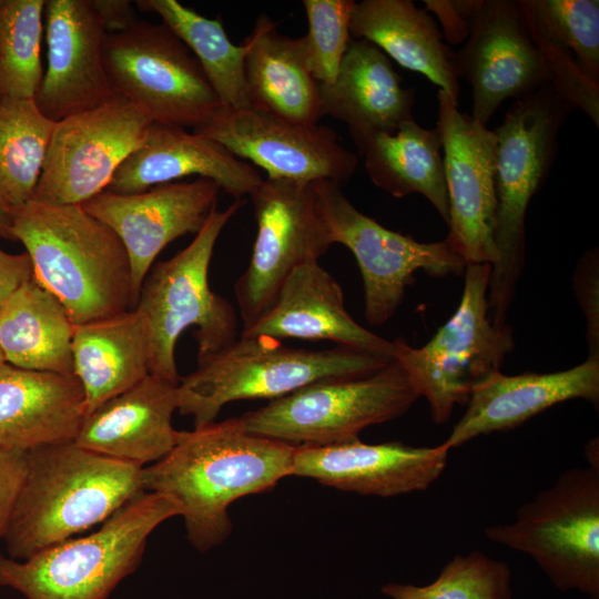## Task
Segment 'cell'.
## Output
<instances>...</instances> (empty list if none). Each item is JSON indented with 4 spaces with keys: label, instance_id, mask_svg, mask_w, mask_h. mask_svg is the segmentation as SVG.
Masks as SVG:
<instances>
[{
    "label": "cell",
    "instance_id": "obj_25",
    "mask_svg": "<svg viewBox=\"0 0 599 599\" xmlns=\"http://www.w3.org/2000/svg\"><path fill=\"white\" fill-rule=\"evenodd\" d=\"M318 89L322 114L344 122L359 152L374 135L414 120V89L403 88L388 57L367 40L352 39L335 80Z\"/></svg>",
    "mask_w": 599,
    "mask_h": 599
},
{
    "label": "cell",
    "instance_id": "obj_13",
    "mask_svg": "<svg viewBox=\"0 0 599 599\" xmlns=\"http://www.w3.org/2000/svg\"><path fill=\"white\" fill-rule=\"evenodd\" d=\"M250 196L257 232L248 266L234 285L242 332L271 308L296 267L318 261L333 244L313 183L267 177Z\"/></svg>",
    "mask_w": 599,
    "mask_h": 599
},
{
    "label": "cell",
    "instance_id": "obj_36",
    "mask_svg": "<svg viewBox=\"0 0 599 599\" xmlns=\"http://www.w3.org/2000/svg\"><path fill=\"white\" fill-rule=\"evenodd\" d=\"M380 592L390 599H511V570L507 562L474 550L455 556L428 585L388 582Z\"/></svg>",
    "mask_w": 599,
    "mask_h": 599
},
{
    "label": "cell",
    "instance_id": "obj_7",
    "mask_svg": "<svg viewBox=\"0 0 599 599\" xmlns=\"http://www.w3.org/2000/svg\"><path fill=\"white\" fill-rule=\"evenodd\" d=\"M243 204L235 200L223 211L213 209L193 241L171 258L153 264L145 276L135 308L150 332L151 375L179 385L175 345L191 326L196 327L197 364L240 337L236 312L211 290L209 268L222 230Z\"/></svg>",
    "mask_w": 599,
    "mask_h": 599
},
{
    "label": "cell",
    "instance_id": "obj_15",
    "mask_svg": "<svg viewBox=\"0 0 599 599\" xmlns=\"http://www.w3.org/2000/svg\"><path fill=\"white\" fill-rule=\"evenodd\" d=\"M193 131L262 167L270 179L308 183L326 180L342 185L358 164L357 156L339 143L332 128L291 122L253 108L221 106Z\"/></svg>",
    "mask_w": 599,
    "mask_h": 599
},
{
    "label": "cell",
    "instance_id": "obj_23",
    "mask_svg": "<svg viewBox=\"0 0 599 599\" xmlns=\"http://www.w3.org/2000/svg\"><path fill=\"white\" fill-rule=\"evenodd\" d=\"M240 335L282 341H331L394 358L395 343L368 331L347 312L339 283L318 261L296 267L282 285L271 308Z\"/></svg>",
    "mask_w": 599,
    "mask_h": 599
},
{
    "label": "cell",
    "instance_id": "obj_16",
    "mask_svg": "<svg viewBox=\"0 0 599 599\" xmlns=\"http://www.w3.org/2000/svg\"><path fill=\"white\" fill-rule=\"evenodd\" d=\"M438 122L444 149L451 250L468 264L496 261V148L494 131L460 112L441 90L437 93Z\"/></svg>",
    "mask_w": 599,
    "mask_h": 599
},
{
    "label": "cell",
    "instance_id": "obj_9",
    "mask_svg": "<svg viewBox=\"0 0 599 599\" xmlns=\"http://www.w3.org/2000/svg\"><path fill=\"white\" fill-rule=\"evenodd\" d=\"M490 272L489 264L466 265L457 309L424 346L394 341V359L418 396L427 399L435 424L446 423L456 405H466L474 385L499 370L515 347L511 328L491 321Z\"/></svg>",
    "mask_w": 599,
    "mask_h": 599
},
{
    "label": "cell",
    "instance_id": "obj_28",
    "mask_svg": "<svg viewBox=\"0 0 599 599\" xmlns=\"http://www.w3.org/2000/svg\"><path fill=\"white\" fill-rule=\"evenodd\" d=\"M74 376L82 386L87 414L130 389L150 374L151 342L138 309L74 326Z\"/></svg>",
    "mask_w": 599,
    "mask_h": 599
},
{
    "label": "cell",
    "instance_id": "obj_3",
    "mask_svg": "<svg viewBox=\"0 0 599 599\" xmlns=\"http://www.w3.org/2000/svg\"><path fill=\"white\" fill-rule=\"evenodd\" d=\"M28 470L3 540L9 557L27 560L104 522L144 491L143 467L74 441L27 451Z\"/></svg>",
    "mask_w": 599,
    "mask_h": 599
},
{
    "label": "cell",
    "instance_id": "obj_22",
    "mask_svg": "<svg viewBox=\"0 0 599 599\" xmlns=\"http://www.w3.org/2000/svg\"><path fill=\"white\" fill-rule=\"evenodd\" d=\"M199 175L242 200L264 180L217 142L185 128L151 123L142 144L118 167L104 191L131 194Z\"/></svg>",
    "mask_w": 599,
    "mask_h": 599
},
{
    "label": "cell",
    "instance_id": "obj_6",
    "mask_svg": "<svg viewBox=\"0 0 599 599\" xmlns=\"http://www.w3.org/2000/svg\"><path fill=\"white\" fill-rule=\"evenodd\" d=\"M181 515L173 498L142 491L97 531L68 539L27 560L0 555V587L27 599H109L139 568L153 530Z\"/></svg>",
    "mask_w": 599,
    "mask_h": 599
},
{
    "label": "cell",
    "instance_id": "obj_34",
    "mask_svg": "<svg viewBox=\"0 0 599 599\" xmlns=\"http://www.w3.org/2000/svg\"><path fill=\"white\" fill-rule=\"evenodd\" d=\"M45 0H0V100L34 99L43 78Z\"/></svg>",
    "mask_w": 599,
    "mask_h": 599
},
{
    "label": "cell",
    "instance_id": "obj_4",
    "mask_svg": "<svg viewBox=\"0 0 599 599\" xmlns=\"http://www.w3.org/2000/svg\"><path fill=\"white\" fill-rule=\"evenodd\" d=\"M573 106L551 83L510 104L494 130L496 148V261L488 304L494 325L505 326L525 265V220L530 200L550 172L557 136Z\"/></svg>",
    "mask_w": 599,
    "mask_h": 599
},
{
    "label": "cell",
    "instance_id": "obj_20",
    "mask_svg": "<svg viewBox=\"0 0 599 599\" xmlns=\"http://www.w3.org/2000/svg\"><path fill=\"white\" fill-rule=\"evenodd\" d=\"M449 449L402 441L366 444L358 439L295 446L292 476L311 478L342 491L394 497L426 490L445 471Z\"/></svg>",
    "mask_w": 599,
    "mask_h": 599
},
{
    "label": "cell",
    "instance_id": "obj_41",
    "mask_svg": "<svg viewBox=\"0 0 599 599\" xmlns=\"http://www.w3.org/2000/svg\"><path fill=\"white\" fill-rule=\"evenodd\" d=\"M31 278L33 270L28 253L11 254L0 247V307Z\"/></svg>",
    "mask_w": 599,
    "mask_h": 599
},
{
    "label": "cell",
    "instance_id": "obj_1",
    "mask_svg": "<svg viewBox=\"0 0 599 599\" xmlns=\"http://www.w3.org/2000/svg\"><path fill=\"white\" fill-rule=\"evenodd\" d=\"M295 446L248 432L240 417L179 432L162 459L142 469L144 491L176 500L186 538L201 552L232 531L230 506L292 476Z\"/></svg>",
    "mask_w": 599,
    "mask_h": 599
},
{
    "label": "cell",
    "instance_id": "obj_26",
    "mask_svg": "<svg viewBox=\"0 0 599 599\" xmlns=\"http://www.w3.org/2000/svg\"><path fill=\"white\" fill-rule=\"evenodd\" d=\"M75 376L0 367V447L31 449L73 441L85 417Z\"/></svg>",
    "mask_w": 599,
    "mask_h": 599
},
{
    "label": "cell",
    "instance_id": "obj_45",
    "mask_svg": "<svg viewBox=\"0 0 599 599\" xmlns=\"http://www.w3.org/2000/svg\"><path fill=\"white\" fill-rule=\"evenodd\" d=\"M3 364H6V361H4L3 355H2V353H1V349H0V367H1Z\"/></svg>",
    "mask_w": 599,
    "mask_h": 599
},
{
    "label": "cell",
    "instance_id": "obj_44",
    "mask_svg": "<svg viewBox=\"0 0 599 599\" xmlns=\"http://www.w3.org/2000/svg\"><path fill=\"white\" fill-rule=\"evenodd\" d=\"M585 453H586V457L589 459V466L599 469L598 457H595V455L598 456L597 438L592 439L591 441L587 444Z\"/></svg>",
    "mask_w": 599,
    "mask_h": 599
},
{
    "label": "cell",
    "instance_id": "obj_19",
    "mask_svg": "<svg viewBox=\"0 0 599 599\" xmlns=\"http://www.w3.org/2000/svg\"><path fill=\"white\" fill-rule=\"evenodd\" d=\"M48 65L34 102L57 123L114 97L104 62L106 32L91 0H45Z\"/></svg>",
    "mask_w": 599,
    "mask_h": 599
},
{
    "label": "cell",
    "instance_id": "obj_33",
    "mask_svg": "<svg viewBox=\"0 0 599 599\" xmlns=\"http://www.w3.org/2000/svg\"><path fill=\"white\" fill-rule=\"evenodd\" d=\"M54 124L34 99L0 100V206L8 213L32 199Z\"/></svg>",
    "mask_w": 599,
    "mask_h": 599
},
{
    "label": "cell",
    "instance_id": "obj_40",
    "mask_svg": "<svg viewBox=\"0 0 599 599\" xmlns=\"http://www.w3.org/2000/svg\"><path fill=\"white\" fill-rule=\"evenodd\" d=\"M481 0H424L443 27V38L453 44L465 42Z\"/></svg>",
    "mask_w": 599,
    "mask_h": 599
},
{
    "label": "cell",
    "instance_id": "obj_21",
    "mask_svg": "<svg viewBox=\"0 0 599 599\" xmlns=\"http://www.w3.org/2000/svg\"><path fill=\"white\" fill-rule=\"evenodd\" d=\"M570 399L598 406L599 357L588 356L572 368L554 373L509 376L494 372L474 385L464 415L441 444L451 450L478 436L514 429Z\"/></svg>",
    "mask_w": 599,
    "mask_h": 599
},
{
    "label": "cell",
    "instance_id": "obj_31",
    "mask_svg": "<svg viewBox=\"0 0 599 599\" xmlns=\"http://www.w3.org/2000/svg\"><path fill=\"white\" fill-rule=\"evenodd\" d=\"M441 135L438 126L425 129L414 120L402 123L394 134L378 133L359 152L366 172L377 187L395 197L419 193L448 225L449 206Z\"/></svg>",
    "mask_w": 599,
    "mask_h": 599
},
{
    "label": "cell",
    "instance_id": "obj_12",
    "mask_svg": "<svg viewBox=\"0 0 599 599\" xmlns=\"http://www.w3.org/2000/svg\"><path fill=\"white\" fill-rule=\"evenodd\" d=\"M312 183L332 243L346 246L356 258L369 324L383 325L395 315L417 271L436 277L464 273L465 261L446 240L422 243L390 231L359 212L339 184L326 180Z\"/></svg>",
    "mask_w": 599,
    "mask_h": 599
},
{
    "label": "cell",
    "instance_id": "obj_37",
    "mask_svg": "<svg viewBox=\"0 0 599 599\" xmlns=\"http://www.w3.org/2000/svg\"><path fill=\"white\" fill-rule=\"evenodd\" d=\"M308 31L303 37L308 69L319 84L332 83L352 41L353 0H303Z\"/></svg>",
    "mask_w": 599,
    "mask_h": 599
},
{
    "label": "cell",
    "instance_id": "obj_10",
    "mask_svg": "<svg viewBox=\"0 0 599 599\" xmlns=\"http://www.w3.org/2000/svg\"><path fill=\"white\" fill-rule=\"evenodd\" d=\"M418 398L393 359L372 375L316 382L240 418L260 436L294 446H324L358 439L363 429L402 416Z\"/></svg>",
    "mask_w": 599,
    "mask_h": 599
},
{
    "label": "cell",
    "instance_id": "obj_11",
    "mask_svg": "<svg viewBox=\"0 0 599 599\" xmlns=\"http://www.w3.org/2000/svg\"><path fill=\"white\" fill-rule=\"evenodd\" d=\"M103 62L114 95L153 123L194 130L222 106L196 58L163 23L138 20L106 33Z\"/></svg>",
    "mask_w": 599,
    "mask_h": 599
},
{
    "label": "cell",
    "instance_id": "obj_2",
    "mask_svg": "<svg viewBox=\"0 0 599 599\" xmlns=\"http://www.w3.org/2000/svg\"><path fill=\"white\" fill-rule=\"evenodd\" d=\"M9 214L12 238L24 245L34 281L61 302L74 325L136 307L123 243L81 204L31 199Z\"/></svg>",
    "mask_w": 599,
    "mask_h": 599
},
{
    "label": "cell",
    "instance_id": "obj_8",
    "mask_svg": "<svg viewBox=\"0 0 599 599\" xmlns=\"http://www.w3.org/2000/svg\"><path fill=\"white\" fill-rule=\"evenodd\" d=\"M493 542L529 556L558 590L599 599V469L564 470L518 507L512 521L487 527Z\"/></svg>",
    "mask_w": 599,
    "mask_h": 599
},
{
    "label": "cell",
    "instance_id": "obj_39",
    "mask_svg": "<svg viewBox=\"0 0 599 599\" xmlns=\"http://www.w3.org/2000/svg\"><path fill=\"white\" fill-rule=\"evenodd\" d=\"M27 470V451L0 447V540L6 536Z\"/></svg>",
    "mask_w": 599,
    "mask_h": 599
},
{
    "label": "cell",
    "instance_id": "obj_14",
    "mask_svg": "<svg viewBox=\"0 0 599 599\" xmlns=\"http://www.w3.org/2000/svg\"><path fill=\"white\" fill-rule=\"evenodd\" d=\"M151 123L142 108L118 95L57 122L32 200L83 204L101 193Z\"/></svg>",
    "mask_w": 599,
    "mask_h": 599
},
{
    "label": "cell",
    "instance_id": "obj_30",
    "mask_svg": "<svg viewBox=\"0 0 599 599\" xmlns=\"http://www.w3.org/2000/svg\"><path fill=\"white\" fill-rule=\"evenodd\" d=\"M74 324L61 302L31 278L0 307V349L14 367L74 376Z\"/></svg>",
    "mask_w": 599,
    "mask_h": 599
},
{
    "label": "cell",
    "instance_id": "obj_29",
    "mask_svg": "<svg viewBox=\"0 0 599 599\" xmlns=\"http://www.w3.org/2000/svg\"><path fill=\"white\" fill-rule=\"evenodd\" d=\"M354 40H367L403 68L419 72L458 104L453 51L434 18L412 0L356 2L349 22Z\"/></svg>",
    "mask_w": 599,
    "mask_h": 599
},
{
    "label": "cell",
    "instance_id": "obj_5",
    "mask_svg": "<svg viewBox=\"0 0 599 599\" xmlns=\"http://www.w3.org/2000/svg\"><path fill=\"white\" fill-rule=\"evenodd\" d=\"M393 359L345 346L292 348L275 338L240 335L180 379L177 410L201 427L215 422L229 403L273 400L316 382L368 376Z\"/></svg>",
    "mask_w": 599,
    "mask_h": 599
},
{
    "label": "cell",
    "instance_id": "obj_38",
    "mask_svg": "<svg viewBox=\"0 0 599 599\" xmlns=\"http://www.w3.org/2000/svg\"><path fill=\"white\" fill-rule=\"evenodd\" d=\"M598 263V250L588 251L579 261L573 276L575 292L587 318L590 357H599Z\"/></svg>",
    "mask_w": 599,
    "mask_h": 599
},
{
    "label": "cell",
    "instance_id": "obj_27",
    "mask_svg": "<svg viewBox=\"0 0 599 599\" xmlns=\"http://www.w3.org/2000/svg\"><path fill=\"white\" fill-rule=\"evenodd\" d=\"M243 42L251 108L291 122L317 124L323 116L319 89L308 69L303 37L281 34L276 23L261 14Z\"/></svg>",
    "mask_w": 599,
    "mask_h": 599
},
{
    "label": "cell",
    "instance_id": "obj_35",
    "mask_svg": "<svg viewBox=\"0 0 599 599\" xmlns=\"http://www.w3.org/2000/svg\"><path fill=\"white\" fill-rule=\"evenodd\" d=\"M530 31L568 53L599 83V1L521 0Z\"/></svg>",
    "mask_w": 599,
    "mask_h": 599
},
{
    "label": "cell",
    "instance_id": "obj_32",
    "mask_svg": "<svg viewBox=\"0 0 599 599\" xmlns=\"http://www.w3.org/2000/svg\"><path fill=\"white\" fill-rule=\"evenodd\" d=\"M138 8L156 13L199 61L221 105L251 108L244 73L247 47L232 43L220 18L209 19L176 0H138Z\"/></svg>",
    "mask_w": 599,
    "mask_h": 599
},
{
    "label": "cell",
    "instance_id": "obj_17",
    "mask_svg": "<svg viewBox=\"0 0 599 599\" xmlns=\"http://www.w3.org/2000/svg\"><path fill=\"white\" fill-rule=\"evenodd\" d=\"M454 69L470 83L471 116L484 125L506 99L525 98L550 83L521 0H481L467 40L454 54Z\"/></svg>",
    "mask_w": 599,
    "mask_h": 599
},
{
    "label": "cell",
    "instance_id": "obj_43",
    "mask_svg": "<svg viewBox=\"0 0 599 599\" xmlns=\"http://www.w3.org/2000/svg\"><path fill=\"white\" fill-rule=\"evenodd\" d=\"M10 214L0 206V238L13 240L11 235Z\"/></svg>",
    "mask_w": 599,
    "mask_h": 599
},
{
    "label": "cell",
    "instance_id": "obj_24",
    "mask_svg": "<svg viewBox=\"0 0 599 599\" xmlns=\"http://www.w3.org/2000/svg\"><path fill=\"white\" fill-rule=\"evenodd\" d=\"M177 406V385L149 374L85 415L73 441L141 467L154 464L176 443L172 416Z\"/></svg>",
    "mask_w": 599,
    "mask_h": 599
},
{
    "label": "cell",
    "instance_id": "obj_18",
    "mask_svg": "<svg viewBox=\"0 0 599 599\" xmlns=\"http://www.w3.org/2000/svg\"><path fill=\"white\" fill-rule=\"evenodd\" d=\"M220 191L213 181L199 177L131 194L102 191L81 205L123 243L139 295L160 252L172 241L201 230L217 205Z\"/></svg>",
    "mask_w": 599,
    "mask_h": 599
},
{
    "label": "cell",
    "instance_id": "obj_42",
    "mask_svg": "<svg viewBox=\"0 0 599 599\" xmlns=\"http://www.w3.org/2000/svg\"><path fill=\"white\" fill-rule=\"evenodd\" d=\"M106 33L130 28L138 21L133 4L129 0H91Z\"/></svg>",
    "mask_w": 599,
    "mask_h": 599
}]
</instances>
